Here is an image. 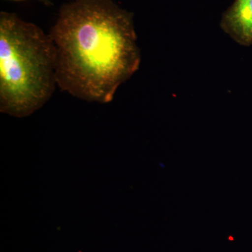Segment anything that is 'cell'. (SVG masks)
Returning <instances> with one entry per match:
<instances>
[{
	"label": "cell",
	"mask_w": 252,
	"mask_h": 252,
	"mask_svg": "<svg viewBox=\"0 0 252 252\" xmlns=\"http://www.w3.org/2000/svg\"><path fill=\"white\" fill-rule=\"evenodd\" d=\"M220 27L240 45L252 44V0H235L222 16Z\"/></svg>",
	"instance_id": "cell-3"
},
{
	"label": "cell",
	"mask_w": 252,
	"mask_h": 252,
	"mask_svg": "<svg viewBox=\"0 0 252 252\" xmlns=\"http://www.w3.org/2000/svg\"><path fill=\"white\" fill-rule=\"evenodd\" d=\"M11 1H25V0H11ZM36 1H40V2L46 5V6H51L52 4V3L49 0H36Z\"/></svg>",
	"instance_id": "cell-4"
},
{
	"label": "cell",
	"mask_w": 252,
	"mask_h": 252,
	"mask_svg": "<svg viewBox=\"0 0 252 252\" xmlns=\"http://www.w3.org/2000/svg\"><path fill=\"white\" fill-rule=\"evenodd\" d=\"M57 52L49 34L14 13H0V112L31 115L57 85Z\"/></svg>",
	"instance_id": "cell-2"
},
{
	"label": "cell",
	"mask_w": 252,
	"mask_h": 252,
	"mask_svg": "<svg viewBox=\"0 0 252 252\" xmlns=\"http://www.w3.org/2000/svg\"><path fill=\"white\" fill-rule=\"evenodd\" d=\"M49 34L57 52V85L83 100L109 103L140 67L133 14L113 0L63 4Z\"/></svg>",
	"instance_id": "cell-1"
}]
</instances>
